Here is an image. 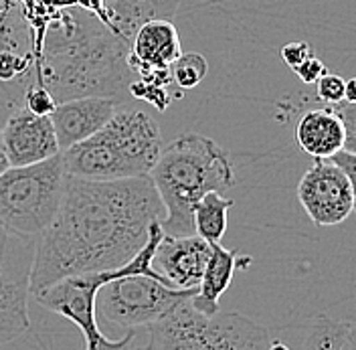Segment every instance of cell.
Returning <instances> with one entry per match:
<instances>
[{
  "instance_id": "obj_7",
  "label": "cell",
  "mask_w": 356,
  "mask_h": 350,
  "mask_svg": "<svg viewBox=\"0 0 356 350\" xmlns=\"http://www.w3.org/2000/svg\"><path fill=\"white\" fill-rule=\"evenodd\" d=\"M197 289H172L150 276H128L97 289L95 314L126 330L148 328L180 302L191 300Z\"/></svg>"
},
{
  "instance_id": "obj_17",
  "label": "cell",
  "mask_w": 356,
  "mask_h": 350,
  "mask_svg": "<svg viewBox=\"0 0 356 350\" xmlns=\"http://www.w3.org/2000/svg\"><path fill=\"white\" fill-rule=\"evenodd\" d=\"M231 207H233L231 198H225L221 193H207L193 211L195 235L207 241L209 245L221 243L227 231V213Z\"/></svg>"
},
{
  "instance_id": "obj_9",
  "label": "cell",
  "mask_w": 356,
  "mask_h": 350,
  "mask_svg": "<svg viewBox=\"0 0 356 350\" xmlns=\"http://www.w3.org/2000/svg\"><path fill=\"white\" fill-rule=\"evenodd\" d=\"M298 200L314 225H340L355 211V180L332 162L314 158L298 184Z\"/></svg>"
},
{
  "instance_id": "obj_1",
  "label": "cell",
  "mask_w": 356,
  "mask_h": 350,
  "mask_svg": "<svg viewBox=\"0 0 356 350\" xmlns=\"http://www.w3.org/2000/svg\"><path fill=\"white\" fill-rule=\"evenodd\" d=\"M162 217L150 176L86 180L67 175L59 209L37 237L31 294L71 276L130 263Z\"/></svg>"
},
{
  "instance_id": "obj_3",
  "label": "cell",
  "mask_w": 356,
  "mask_h": 350,
  "mask_svg": "<svg viewBox=\"0 0 356 350\" xmlns=\"http://www.w3.org/2000/svg\"><path fill=\"white\" fill-rule=\"evenodd\" d=\"M160 152L162 134L154 118L140 110H118L97 134L61 156L69 176L124 180L150 175Z\"/></svg>"
},
{
  "instance_id": "obj_11",
  "label": "cell",
  "mask_w": 356,
  "mask_h": 350,
  "mask_svg": "<svg viewBox=\"0 0 356 350\" xmlns=\"http://www.w3.org/2000/svg\"><path fill=\"white\" fill-rule=\"evenodd\" d=\"M108 26L113 35L132 45L136 31L152 19L172 21L182 0H61Z\"/></svg>"
},
{
  "instance_id": "obj_25",
  "label": "cell",
  "mask_w": 356,
  "mask_h": 350,
  "mask_svg": "<svg viewBox=\"0 0 356 350\" xmlns=\"http://www.w3.org/2000/svg\"><path fill=\"white\" fill-rule=\"evenodd\" d=\"M344 102L346 104H355L356 102V81L355 79H348L346 86H344Z\"/></svg>"
},
{
  "instance_id": "obj_4",
  "label": "cell",
  "mask_w": 356,
  "mask_h": 350,
  "mask_svg": "<svg viewBox=\"0 0 356 350\" xmlns=\"http://www.w3.org/2000/svg\"><path fill=\"white\" fill-rule=\"evenodd\" d=\"M193 300V298H191ZM180 302L148 326V342L132 350H289L273 332L237 312L204 316Z\"/></svg>"
},
{
  "instance_id": "obj_10",
  "label": "cell",
  "mask_w": 356,
  "mask_h": 350,
  "mask_svg": "<svg viewBox=\"0 0 356 350\" xmlns=\"http://www.w3.org/2000/svg\"><path fill=\"white\" fill-rule=\"evenodd\" d=\"M180 53V37L175 22L168 19H152L136 31L130 45L128 67L140 81L168 89L172 83L170 65Z\"/></svg>"
},
{
  "instance_id": "obj_26",
  "label": "cell",
  "mask_w": 356,
  "mask_h": 350,
  "mask_svg": "<svg viewBox=\"0 0 356 350\" xmlns=\"http://www.w3.org/2000/svg\"><path fill=\"white\" fill-rule=\"evenodd\" d=\"M10 168L8 156H6V148H4V140H2V132H0V175L6 173Z\"/></svg>"
},
{
  "instance_id": "obj_12",
  "label": "cell",
  "mask_w": 356,
  "mask_h": 350,
  "mask_svg": "<svg viewBox=\"0 0 356 350\" xmlns=\"http://www.w3.org/2000/svg\"><path fill=\"white\" fill-rule=\"evenodd\" d=\"M0 132L13 168L33 166L61 154L49 116H35L21 108L6 120Z\"/></svg>"
},
{
  "instance_id": "obj_2",
  "label": "cell",
  "mask_w": 356,
  "mask_h": 350,
  "mask_svg": "<svg viewBox=\"0 0 356 350\" xmlns=\"http://www.w3.org/2000/svg\"><path fill=\"white\" fill-rule=\"evenodd\" d=\"M148 176L164 207L160 227L164 235L177 237L195 235L193 211L200 198L235 184L227 150L200 134H182L162 148Z\"/></svg>"
},
{
  "instance_id": "obj_15",
  "label": "cell",
  "mask_w": 356,
  "mask_h": 350,
  "mask_svg": "<svg viewBox=\"0 0 356 350\" xmlns=\"http://www.w3.org/2000/svg\"><path fill=\"white\" fill-rule=\"evenodd\" d=\"M296 140L304 152L320 160H328L338 150H346L348 136L340 110L318 108L306 111L298 122Z\"/></svg>"
},
{
  "instance_id": "obj_19",
  "label": "cell",
  "mask_w": 356,
  "mask_h": 350,
  "mask_svg": "<svg viewBox=\"0 0 356 350\" xmlns=\"http://www.w3.org/2000/svg\"><path fill=\"white\" fill-rule=\"evenodd\" d=\"M209 73V63L200 53H180L178 59L170 65V77L172 83L180 89H193Z\"/></svg>"
},
{
  "instance_id": "obj_24",
  "label": "cell",
  "mask_w": 356,
  "mask_h": 350,
  "mask_svg": "<svg viewBox=\"0 0 356 350\" xmlns=\"http://www.w3.org/2000/svg\"><path fill=\"white\" fill-rule=\"evenodd\" d=\"M355 160L356 154L348 152V150H338L328 158V162H332L334 166H338L344 175L350 176L353 180H355Z\"/></svg>"
},
{
  "instance_id": "obj_20",
  "label": "cell",
  "mask_w": 356,
  "mask_h": 350,
  "mask_svg": "<svg viewBox=\"0 0 356 350\" xmlns=\"http://www.w3.org/2000/svg\"><path fill=\"white\" fill-rule=\"evenodd\" d=\"M22 100H24V108L35 116H51L53 110L57 108L55 97L47 89L39 88V86L26 89L22 93Z\"/></svg>"
},
{
  "instance_id": "obj_23",
  "label": "cell",
  "mask_w": 356,
  "mask_h": 350,
  "mask_svg": "<svg viewBox=\"0 0 356 350\" xmlns=\"http://www.w3.org/2000/svg\"><path fill=\"white\" fill-rule=\"evenodd\" d=\"M296 73L300 75V79L304 81V83H316L322 75H326L328 73V69L324 67L322 61H318L316 57H312L308 59L304 65H300L296 69Z\"/></svg>"
},
{
  "instance_id": "obj_22",
  "label": "cell",
  "mask_w": 356,
  "mask_h": 350,
  "mask_svg": "<svg viewBox=\"0 0 356 350\" xmlns=\"http://www.w3.org/2000/svg\"><path fill=\"white\" fill-rule=\"evenodd\" d=\"M282 57L288 63V67H291L296 71L298 67L304 65L308 59L316 57V55H314V49L310 45L304 43V41H296V43H288L282 49Z\"/></svg>"
},
{
  "instance_id": "obj_13",
  "label": "cell",
  "mask_w": 356,
  "mask_h": 350,
  "mask_svg": "<svg viewBox=\"0 0 356 350\" xmlns=\"http://www.w3.org/2000/svg\"><path fill=\"white\" fill-rule=\"evenodd\" d=\"M118 106L120 100L102 95L73 97L57 104V108L49 118L55 130L59 150L65 152L67 148L97 134L118 111Z\"/></svg>"
},
{
  "instance_id": "obj_8",
  "label": "cell",
  "mask_w": 356,
  "mask_h": 350,
  "mask_svg": "<svg viewBox=\"0 0 356 350\" xmlns=\"http://www.w3.org/2000/svg\"><path fill=\"white\" fill-rule=\"evenodd\" d=\"M37 237H24L0 225V344L31 328V271Z\"/></svg>"
},
{
  "instance_id": "obj_6",
  "label": "cell",
  "mask_w": 356,
  "mask_h": 350,
  "mask_svg": "<svg viewBox=\"0 0 356 350\" xmlns=\"http://www.w3.org/2000/svg\"><path fill=\"white\" fill-rule=\"evenodd\" d=\"M63 156L8 168L0 175V225L24 237H39L53 221L65 189Z\"/></svg>"
},
{
  "instance_id": "obj_21",
  "label": "cell",
  "mask_w": 356,
  "mask_h": 350,
  "mask_svg": "<svg viewBox=\"0 0 356 350\" xmlns=\"http://www.w3.org/2000/svg\"><path fill=\"white\" fill-rule=\"evenodd\" d=\"M344 86H346V81L340 75L326 73L316 81V93L322 102L336 106V104L344 102Z\"/></svg>"
},
{
  "instance_id": "obj_14",
  "label": "cell",
  "mask_w": 356,
  "mask_h": 350,
  "mask_svg": "<svg viewBox=\"0 0 356 350\" xmlns=\"http://www.w3.org/2000/svg\"><path fill=\"white\" fill-rule=\"evenodd\" d=\"M209 253L211 245L197 235H162L152 267L172 289H197Z\"/></svg>"
},
{
  "instance_id": "obj_16",
  "label": "cell",
  "mask_w": 356,
  "mask_h": 350,
  "mask_svg": "<svg viewBox=\"0 0 356 350\" xmlns=\"http://www.w3.org/2000/svg\"><path fill=\"white\" fill-rule=\"evenodd\" d=\"M251 263V257L237 260V253L231 249H225L221 243L211 245V253L204 265L202 278H200L199 289L191 300V306L204 316H213L219 312V300L229 289L233 273L239 265Z\"/></svg>"
},
{
  "instance_id": "obj_18",
  "label": "cell",
  "mask_w": 356,
  "mask_h": 350,
  "mask_svg": "<svg viewBox=\"0 0 356 350\" xmlns=\"http://www.w3.org/2000/svg\"><path fill=\"white\" fill-rule=\"evenodd\" d=\"M353 324L344 320H334L326 314L316 316L308 326L304 350H344L350 340Z\"/></svg>"
},
{
  "instance_id": "obj_5",
  "label": "cell",
  "mask_w": 356,
  "mask_h": 350,
  "mask_svg": "<svg viewBox=\"0 0 356 350\" xmlns=\"http://www.w3.org/2000/svg\"><path fill=\"white\" fill-rule=\"evenodd\" d=\"M162 235H164V231H162L160 223L156 221L150 227L146 245L140 249V253L132 262L122 265V267H115V269L65 278L57 284L33 294L37 304L49 312L63 316L81 330L83 340H86V350H132L136 330H128V334L120 340H110L102 334V330L97 326V314H95V294L104 284L120 280V278H128V276H150V278L164 282L152 267L156 247L162 239Z\"/></svg>"
}]
</instances>
